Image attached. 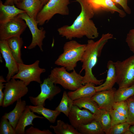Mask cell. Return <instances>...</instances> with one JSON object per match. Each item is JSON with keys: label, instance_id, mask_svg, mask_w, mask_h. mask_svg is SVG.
Instances as JSON below:
<instances>
[{"label": "cell", "instance_id": "d6a6232c", "mask_svg": "<svg viewBox=\"0 0 134 134\" xmlns=\"http://www.w3.org/2000/svg\"><path fill=\"white\" fill-rule=\"evenodd\" d=\"M109 112L111 118L112 126L126 122V117L116 110L112 109L109 111Z\"/></svg>", "mask_w": 134, "mask_h": 134}, {"label": "cell", "instance_id": "484cf974", "mask_svg": "<svg viewBox=\"0 0 134 134\" xmlns=\"http://www.w3.org/2000/svg\"><path fill=\"white\" fill-rule=\"evenodd\" d=\"M50 128L53 129L56 134H81L71 125L58 120L56 125H51Z\"/></svg>", "mask_w": 134, "mask_h": 134}, {"label": "cell", "instance_id": "7402d4cb", "mask_svg": "<svg viewBox=\"0 0 134 134\" xmlns=\"http://www.w3.org/2000/svg\"><path fill=\"white\" fill-rule=\"evenodd\" d=\"M73 104L80 108H84L89 110L96 116L100 114L101 111L97 103L92 99L91 97L78 98L73 100Z\"/></svg>", "mask_w": 134, "mask_h": 134}, {"label": "cell", "instance_id": "52a82bcc", "mask_svg": "<svg viewBox=\"0 0 134 134\" xmlns=\"http://www.w3.org/2000/svg\"><path fill=\"white\" fill-rule=\"evenodd\" d=\"M4 96L2 107H6L27 94L28 89L24 82L20 80L11 78L5 83Z\"/></svg>", "mask_w": 134, "mask_h": 134}, {"label": "cell", "instance_id": "44dd1931", "mask_svg": "<svg viewBox=\"0 0 134 134\" xmlns=\"http://www.w3.org/2000/svg\"><path fill=\"white\" fill-rule=\"evenodd\" d=\"M95 85L91 83H86L75 91L68 92L67 94L73 100L82 97H91L97 92Z\"/></svg>", "mask_w": 134, "mask_h": 134}, {"label": "cell", "instance_id": "5b68a950", "mask_svg": "<svg viewBox=\"0 0 134 134\" xmlns=\"http://www.w3.org/2000/svg\"><path fill=\"white\" fill-rule=\"evenodd\" d=\"M70 0H49L43 7L36 18L38 25H43L55 14L62 15L69 14L68 5Z\"/></svg>", "mask_w": 134, "mask_h": 134}, {"label": "cell", "instance_id": "f35d334b", "mask_svg": "<svg viewBox=\"0 0 134 134\" xmlns=\"http://www.w3.org/2000/svg\"><path fill=\"white\" fill-rule=\"evenodd\" d=\"M17 2V0H6L4 4L5 5H12L14 4H16Z\"/></svg>", "mask_w": 134, "mask_h": 134}, {"label": "cell", "instance_id": "ac0fdd59", "mask_svg": "<svg viewBox=\"0 0 134 134\" xmlns=\"http://www.w3.org/2000/svg\"><path fill=\"white\" fill-rule=\"evenodd\" d=\"M107 67L108 70L105 82L96 86L97 92L111 89L116 83L117 75L114 62L111 60L109 61L107 63Z\"/></svg>", "mask_w": 134, "mask_h": 134}, {"label": "cell", "instance_id": "b9f144b4", "mask_svg": "<svg viewBox=\"0 0 134 134\" xmlns=\"http://www.w3.org/2000/svg\"><path fill=\"white\" fill-rule=\"evenodd\" d=\"M124 134H133V133L130 130H128L126 131Z\"/></svg>", "mask_w": 134, "mask_h": 134}, {"label": "cell", "instance_id": "e575fe53", "mask_svg": "<svg viewBox=\"0 0 134 134\" xmlns=\"http://www.w3.org/2000/svg\"><path fill=\"white\" fill-rule=\"evenodd\" d=\"M126 42L130 50L134 53V29L131 30L127 34Z\"/></svg>", "mask_w": 134, "mask_h": 134}, {"label": "cell", "instance_id": "e0dca14e", "mask_svg": "<svg viewBox=\"0 0 134 134\" xmlns=\"http://www.w3.org/2000/svg\"><path fill=\"white\" fill-rule=\"evenodd\" d=\"M89 3L94 12L102 9L112 13L117 12L121 17H124L126 15L125 11L118 8L112 0H95Z\"/></svg>", "mask_w": 134, "mask_h": 134}, {"label": "cell", "instance_id": "1f68e13d", "mask_svg": "<svg viewBox=\"0 0 134 134\" xmlns=\"http://www.w3.org/2000/svg\"><path fill=\"white\" fill-rule=\"evenodd\" d=\"M130 126L126 122L116 125L111 127L108 134H124Z\"/></svg>", "mask_w": 134, "mask_h": 134}, {"label": "cell", "instance_id": "2e32d148", "mask_svg": "<svg viewBox=\"0 0 134 134\" xmlns=\"http://www.w3.org/2000/svg\"><path fill=\"white\" fill-rule=\"evenodd\" d=\"M16 5V7L25 11L29 16L36 20L43 7L40 0H21Z\"/></svg>", "mask_w": 134, "mask_h": 134}, {"label": "cell", "instance_id": "cb8c5ba5", "mask_svg": "<svg viewBox=\"0 0 134 134\" xmlns=\"http://www.w3.org/2000/svg\"><path fill=\"white\" fill-rule=\"evenodd\" d=\"M31 110L34 113L42 115L50 123H54L61 112L56 110L46 108L44 106L39 105L37 106L29 105Z\"/></svg>", "mask_w": 134, "mask_h": 134}, {"label": "cell", "instance_id": "f546056e", "mask_svg": "<svg viewBox=\"0 0 134 134\" xmlns=\"http://www.w3.org/2000/svg\"><path fill=\"white\" fill-rule=\"evenodd\" d=\"M0 134H15V129L8 119L2 116L0 124Z\"/></svg>", "mask_w": 134, "mask_h": 134}, {"label": "cell", "instance_id": "ffe728a7", "mask_svg": "<svg viewBox=\"0 0 134 134\" xmlns=\"http://www.w3.org/2000/svg\"><path fill=\"white\" fill-rule=\"evenodd\" d=\"M25 12H26L16 7L14 4L4 5L0 0V24L5 23L20 14Z\"/></svg>", "mask_w": 134, "mask_h": 134}, {"label": "cell", "instance_id": "9c48e42d", "mask_svg": "<svg viewBox=\"0 0 134 134\" xmlns=\"http://www.w3.org/2000/svg\"><path fill=\"white\" fill-rule=\"evenodd\" d=\"M40 92L36 97L30 96L29 98L31 102L34 106L45 105V102L48 99L51 100L61 91V88L57 86L49 77L44 79L40 84Z\"/></svg>", "mask_w": 134, "mask_h": 134}, {"label": "cell", "instance_id": "9a60e30c", "mask_svg": "<svg viewBox=\"0 0 134 134\" xmlns=\"http://www.w3.org/2000/svg\"><path fill=\"white\" fill-rule=\"evenodd\" d=\"M32 111L29 105H26L25 109L19 119L15 129V134H25V128L28 126H34L33 120L35 118L43 119L44 118L35 114Z\"/></svg>", "mask_w": 134, "mask_h": 134}, {"label": "cell", "instance_id": "7bdbcfd3", "mask_svg": "<svg viewBox=\"0 0 134 134\" xmlns=\"http://www.w3.org/2000/svg\"><path fill=\"white\" fill-rule=\"evenodd\" d=\"M87 2L89 3H91L95 0H86Z\"/></svg>", "mask_w": 134, "mask_h": 134}, {"label": "cell", "instance_id": "f1b7e54d", "mask_svg": "<svg viewBox=\"0 0 134 134\" xmlns=\"http://www.w3.org/2000/svg\"><path fill=\"white\" fill-rule=\"evenodd\" d=\"M134 96V85L128 87L119 88L115 93V102L126 100Z\"/></svg>", "mask_w": 134, "mask_h": 134}, {"label": "cell", "instance_id": "83f0119b", "mask_svg": "<svg viewBox=\"0 0 134 134\" xmlns=\"http://www.w3.org/2000/svg\"><path fill=\"white\" fill-rule=\"evenodd\" d=\"M73 101L65 91L64 92L60 102L55 110L63 113L67 117L73 105Z\"/></svg>", "mask_w": 134, "mask_h": 134}, {"label": "cell", "instance_id": "603a6c76", "mask_svg": "<svg viewBox=\"0 0 134 134\" xmlns=\"http://www.w3.org/2000/svg\"><path fill=\"white\" fill-rule=\"evenodd\" d=\"M11 53L18 64L23 63L21 58V48L23 41L20 37L15 36L6 40Z\"/></svg>", "mask_w": 134, "mask_h": 134}, {"label": "cell", "instance_id": "6da1fadb", "mask_svg": "<svg viewBox=\"0 0 134 134\" xmlns=\"http://www.w3.org/2000/svg\"><path fill=\"white\" fill-rule=\"evenodd\" d=\"M75 0L80 4L81 11L71 25H65L58 29L59 35L69 40L84 36L89 39L97 38L99 34L98 29L91 19L95 12L86 0Z\"/></svg>", "mask_w": 134, "mask_h": 134}, {"label": "cell", "instance_id": "4fadbf2b", "mask_svg": "<svg viewBox=\"0 0 134 134\" xmlns=\"http://www.w3.org/2000/svg\"><path fill=\"white\" fill-rule=\"evenodd\" d=\"M0 52L5 62V66L8 72L6 77L7 82L18 71V63L13 57L6 40L0 41Z\"/></svg>", "mask_w": 134, "mask_h": 134}, {"label": "cell", "instance_id": "60d3db41", "mask_svg": "<svg viewBox=\"0 0 134 134\" xmlns=\"http://www.w3.org/2000/svg\"><path fill=\"white\" fill-rule=\"evenodd\" d=\"M49 0H40L42 6L45 5Z\"/></svg>", "mask_w": 134, "mask_h": 134}, {"label": "cell", "instance_id": "ee69618b", "mask_svg": "<svg viewBox=\"0 0 134 134\" xmlns=\"http://www.w3.org/2000/svg\"><path fill=\"white\" fill-rule=\"evenodd\" d=\"M21 0H17V1H18V2H19Z\"/></svg>", "mask_w": 134, "mask_h": 134}, {"label": "cell", "instance_id": "74e56055", "mask_svg": "<svg viewBox=\"0 0 134 134\" xmlns=\"http://www.w3.org/2000/svg\"><path fill=\"white\" fill-rule=\"evenodd\" d=\"M6 81L3 77L2 75L0 76V106H2L3 99L4 96V94L3 92V89L4 88L5 84L3 83L6 82Z\"/></svg>", "mask_w": 134, "mask_h": 134}, {"label": "cell", "instance_id": "8d00e7d4", "mask_svg": "<svg viewBox=\"0 0 134 134\" xmlns=\"http://www.w3.org/2000/svg\"><path fill=\"white\" fill-rule=\"evenodd\" d=\"M115 3L118 4L123 8L125 12L128 14L131 13V9L128 4V0H112Z\"/></svg>", "mask_w": 134, "mask_h": 134}, {"label": "cell", "instance_id": "30bf717a", "mask_svg": "<svg viewBox=\"0 0 134 134\" xmlns=\"http://www.w3.org/2000/svg\"><path fill=\"white\" fill-rule=\"evenodd\" d=\"M27 26L25 21L18 15L5 23L0 24V40L20 37Z\"/></svg>", "mask_w": 134, "mask_h": 134}, {"label": "cell", "instance_id": "277c9868", "mask_svg": "<svg viewBox=\"0 0 134 134\" xmlns=\"http://www.w3.org/2000/svg\"><path fill=\"white\" fill-rule=\"evenodd\" d=\"M65 67H56L51 71L49 77L55 84H59L66 89L75 91L83 85V76L74 69L70 73Z\"/></svg>", "mask_w": 134, "mask_h": 134}, {"label": "cell", "instance_id": "8fae6325", "mask_svg": "<svg viewBox=\"0 0 134 134\" xmlns=\"http://www.w3.org/2000/svg\"><path fill=\"white\" fill-rule=\"evenodd\" d=\"M25 22L30 31L32 35V40L27 48L31 49L37 46L41 51H43V41L45 37L46 31L43 27L38 28V23L36 20L29 16L26 12L18 15Z\"/></svg>", "mask_w": 134, "mask_h": 134}, {"label": "cell", "instance_id": "5bb4252c", "mask_svg": "<svg viewBox=\"0 0 134 134\" xmlns=\"http://www.w3.org/2000/svg\"><path fill=\"white\" fill-rule=\"evenodd\" d=\"M116 90L113 88L110 89L98 92L91 98L97 103L100 109L109 111L113 109L115 102L114 94Z\"/></svg>", "mask_w": 134, "mask_h": 134}, {"label": "cell", "instance_id": "ba28073f", "mask_svg": "<svg viewBox=\"0 0 134 134\" xmlns=\"http://www.w3.org/2000/svg\"><path fill=\"white\" fill-rule=\"evenodd\" d=\"M39 61L37 60L30 65H26L24 63L18 64V71L11 78L22 81L27 86L33 81L42 83L40 75L46 70L39 67Z\"/></svg>", "mask_w": 134, "mask_h": 134}, {"label": "cell", "instance_id": "4316f807", "mask_svg": "<svg viewBox=\"0 0 134 134\" xmlns=\"http://www.w3.org/2000/svg\"><path fill=\"white\" fill-rule=\"evenodd\" d=\"M96 117V120L100 124L104 133L108 134L112 127L111 118L109 111L105 109H101L100 114Z\"/></svg>", "mask_w": 134, "mask_h": 134}, {"label": "cell", "instance_id": "7c38bea8", "mask_svg": "<svg viewBox=\"0 0 134 134\" xmlns=\"http://www.w3.org/2000/svg\"><path fill=\"white\" fill-rule=\"evenodd\" d=\"M68 117L71 125L77 130L81 125L89 123L96 119L95 116L89 110L81 109L73 105Z\"/></svg>", "mask_w": 134, "mask_h": 134}, {"label": "cell", "instance_id": "836d02e7", "mask_svg": "<svg viewBox=\"0 0 134 134\" xmlns=\"http://www.w3.org/2000/svg\"><path fill=\"white\" fill-rule=\"evenodd\" d=\"M113 109L116 110L127 118L128 107L126 100L115 102L113 106Z\"/></svg>", "mask_w": 134, "mask_h": 134}, {"label": "cell", "instance_id": "ab89813d", "mask_svg": "<svg viewBox=\"0 0 134 134\" xmlns=\"http://www.w3.org/2000/svg\"><path fill=\"white\" fill-rule=\"evenodd\" d=\"M129 129L133 134H134V125H131Z\"/></svg>", "mask_w": 134, "mask_h": 134}, {"label": "cell", "instance_id": "4dcf8cb0", "mask_svg": "<svg viewBox=\"0 0 134 134\" xmlns=\"http://www.w3.org/2000/svg\"><path fill=\"white\" fill-rule=\"evenodd\" d=\"M128 107V112L126 122L131 125H134V96L126 100Z\"/></svg>", "mask_w": 134, "mask_h": 134}, {"label": "cell", "instance_id": "d590c367", "mask_svg": "<svg viewBox=\"0 0 134 134\" xmlns=\"http://www.w3.org/2000/svg\"><path fill=\"white\" fill-rule=\"evenodd\" d=\"M26 134H52V132L49 130H41L39 129L34 128L33 126L26 130Z\"/></svg>", "mask_w": 134, "mask_h": 134}, {"label": "cell", "instance_id": "d6986e66", "mask_svg": "<svg viewBox=\"0 0 134 134\" xmlns=\"http://www.w3.org/2000/svg\"><path fill=\"white\" fill-rule=\"evenodd\" d=\"M26 103L21 98L17 101L13 109L9 112L5 113L2 116L8 119L10 123L15 129L20 118L24 112L26 106Z\"/></svg>", "mask_w": 134, "mask_h": 134}, {"label": "cell", "instance_id": "3957f363", "mask_svg": "<svg viewBox=\"0 0 134 134\" xmlns=\"http://www.w3.org/2000/svg\"><path fill=\"white\" fill-rule=\"evenodd\" d=\"M86 44H80L75 40L66 42L63 47V52L56 60L55 64L63 67L68 71L73 70L77 62L81 60Z\"/></svg>", "mask_w": 134, "mask_h": 134}, {"label": "cell", "instance_id": "8992f818", "mask_svg": "<svg viewBox=\"0 0 134 134\" xmlns=\"http://www.w3.org/2000/svg\"><path fill=\"white\" fill-rule=\"evenodd\" d=\"M117 75L116 83L119 88L134 85V55L122 61L114 62Z\"/></svg>", "mask_w": 134, "mask_h": 134}, {"label": "cell", "instance_id": "7a4b0ae2", "mask_svg": "<svg viewBox=\"0 0 134 134\" xmlns=\"http://www.w3.org/2000/svg\"><path fill=\"white\" fill-rule=\"evenodd\" d=\"M113 38L112 34L110 33L103 34L98 40L95 41L89 39L86 44V48L81 62L82 63V69L85 71L83 76L82 83H91L96 85L101 84L104 80H98L93 74L92 69L96 64L98 58L101 55L104 46L108 40Z\"/></svg>", "mask_w": 134, "mask_h": 134}, {"label": "cell", "instance_id": "d4e9b609", "mask_svg": "<svg viewBox=\"0 0 134 134\" xmlns=\"http://www.w3.org/2000/svg\"><path fill=\"white\" fill-rule=\"evenodd\" d=\"M77 131L81 134H103L104 133L99 122L95 120L86 124H82Z\"/></svg>", "mask_w": 134, "mask_h": 134}]
</instances>
